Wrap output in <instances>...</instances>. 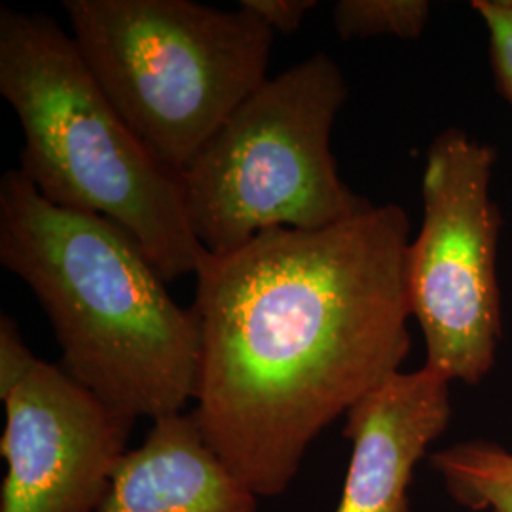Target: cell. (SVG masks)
<instances>
[{"label":"cell","instance_id":"6","mask_svg":"<svg viewBox=\"0 0 512 512\" xmlns=\"http://www.w3.org/2000/svg\"><path fill=\"white\" fill-rule=\"evenodd\" d=\"M495 162V148L465 129L440 131L427 150L423 220L406 258L410 311L425 340L423 366L471 387L494 370L503 332V219L490 190Z\"/></svg>","mask_w":512,"mask_h":512},{"label":"cell","instance_id":"5","mask_svg":"<svg viewBox=\"0 0 512 512\" xmlns=\"http://www.w3.org/2000/svg\"><path fill=\"white\" fill-rule=\"evenodd\" d=\"M348 84L330 55L268 78L184 169L186 217L209 255L268 230H323L368 211L338 173L330 135Z\"/></svg>","mask_w":512,"mask_h":512},{"label":"cell","instance_id":"4","mask_svg":"<svg viewBox=\"0 0 512 512\" xmlns=\"http://www.w3.org/2000/svg\"><path fill=\"white\" fill-rule=\"evenodd\" d=\"M74 44L152 156L181 175L268 80L274 31L192 0H65Z\"/></svg>","mask_w":512,"mask_h":512},{"label":"cell","instance_id":"11","mask_svg":"<svg viewBox=\"0 0 512 512\" xmlns=\"http://www.w3.org/2000/svg\"><path fill=\"white\" fill-rule=\"evenodd\" d=\"M431 18L427 0H340L332 10L336 33L351 38L416 40Z\"/></svg>","mask_w":512,"mask_h":512},{"label":"cell","instance_id":"3","mask_svg":"<svg viewBox=\"0 0 512 512\" xmlns=\"http://www.w3.org/2000/svg\"><path fill=\"white\" fill-rule=\"evenodd\" d=\"M0 93L23 133L19 171L44 200L122 226L165 281L198 272L207 251L181 177L131 131L54 19L0 10Z\"/></svg>","mask_w":512,"mask_h":512},{"label":"cell","instance_id":"13","mask_svg":"<svg viewBox=\"0 0 512 512\" xmlns=\"http://www.w3.org/2000/svg\"><path fill=\"white\" fill-rule=\"evenodd\" d=\"M38 357L27 348L23 336L18 329V323L8 315H0V393L23 378Z\"/></svg>","mask_w":512,"mask_h":512},{"label":"cell","instance_id":"1","mask_svg":"<svg viewBox=\"0 0 512 512\" xmlns=\"http://www.w3.org/2000/svg\"><path fill=\"white\" fill-rule=\"evenodd\" d=\"M410 241L406 211L384 203L203 256L192 412L256 497L283 494L311 442L401 372L412 349Z\"/></svg>","mask_w":512,"mask_h":512},{"label":"cell","instance_id":"10","mask_svg":"<svg viewBox=\"0 0 512 512\" xmlns=\"http://www.w3.org/2000/svg\"><path fill=\"white\" fill-rule=\"evenodd\" d=\"M448 495L469 511L512 512V450L492 440H467L431 454Z\"/></svg>","mask_w":512,"mask_h":512},{"label":"cell","instance_id":"14","mask_svg":"<svg viewBox=\"0 0 512 512\" xmlns=\"http://www.w3.org/2000/svg\"><path fill=\"white\" fill-rule=\"evenodd\" d=\"M239 8L253 14L272 31L285 35L296 33L317 2L313 0H239Z\"/></svg>","mask_w":512,"mask_h":512},{"label":"cell","instance_id":"7","mask_svg":"<svg viewBox=\"0 0 512 512\" xmlns=\"http://www.w3.org/2000/svg\"><path fill=\"white\" fill-rule=\"evenodd\" d=\"M0 399V512H95L128 454L133 421L42 359Z\"/></svg>","mask_w":512,"mask_h":512},{"label":"cell","instance_id":"12","mask_svg":"<svg viewBox=\"0 0 512 512\" xmlns=\"http://www.w3.org/2000/svg\"><path fill=\"white\" fill-rule=\"evenodd\" d=\"M490 40V63L495 88L512 107V0H475Z\"/></svg>","mask_w":512,"mask_h":512},{"label":"cell","instance_id":"2","mask_svg":"<svg viewBox=\"0 0 512 512\" xmlns=\"http://www.w3.org/2000/svg\"><path fill=\"white\" fill-rule=\"evenodd\" d=\"M0 262L35 293L69 376L129 421L196 399L200 323L116 222L44 200L19 169L0 179Z\"/></svg>","mask_w":512,"mask_h":512},{"label":"cell","instance_id":"8","mask_svg":"<svg viewBox=\"0 0 512 512\" xmlns=\"http://www.w3.org/2000/svg\"><path fill=\"white\" fill-rule=\"evenodd\" d=\"M452 421V382L427 366L397 372L346 414L351 459L336 512H412V473Z\"/></svg>","mask_w":512,"mask_h":512},{"label":"cell","instance_id":"9","mask_svg":"<svg viewBox=\"0 0 512 512\" xmlns=\"http://www.w3.org/2000/svg\"><path fill=\"white\" fill-rule=\"evenodd\" d=\"M256 497L203 437L194 412L152 423L95 512H256Z\"/></svg>","mask_w":512,"mask_h":512}]
</instances>
